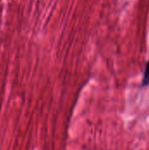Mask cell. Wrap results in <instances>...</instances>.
Masks as SVG:
<instances>
[{
    "label": "cell",
    "instance_id": "1",
    "mask_svg": "<svg viewBox=\"0 0 149 150\" xmlns=\"http://www.w3.org/2000/svg\"><path fill=\"white\" fill-rule=\"evenodd\" d=\"M148 85H149V60L147 63L143 79H142V86H148Z\"/></svg>",
    "mask_w": 149,
    "mask_h": 150
}]
</instances>
